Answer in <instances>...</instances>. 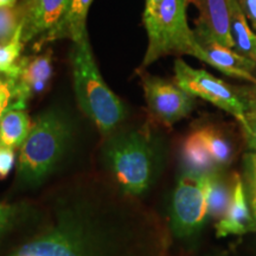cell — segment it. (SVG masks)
Instances as JSON below:
<instances>
[{"label": "cell", "mask_w": 256, "mask_h": 256, "mask_svg": "<svg viewBox=\"0 0 256 256\" xmlns=\"http://www.w3.org/2000/svg\"><path fill=\"white\" fill-rule=\"evenodd\" d=\"M124 236L84 206L63 208L50 223L8 256H124Z\"/></svg>", "instance_id": "6da1fadb"}, {"label": "cell", "mask_w": 256, "mask_h": 256, "mask_svg": "<svg viewBox=\"0 0 256 256\" xmlns=\"http://www.w3.org/2000/svg\"><path fill=\"white\" fill-rule=\"evenodd\" d=\"M72 43L74 89L80 108L101 133L110 134L124 119V106L102 78L87 32Z\"/></svg>", "instance_id": "7a4b0ae2"}, {"label": "cell", "mask_w": 256, "mask_h": 256, "mask_svg": "<svg viewBox=\"0 0 256 256\" xmlns=\"http://www.w3.org/2000/svg\"><path fill=\"white\" fill-rule=\"evenodd\" d=\"M70 124L56 110L38 115L20 147L18 182L25 188H36L52 174L70 140Z\"/></svg>", "instance_id": "3957f363"}, {"label": "cell", "mask_w": 256, "mask_h": 256, "mask_svg": "<svg viewBox=\"0 0 256 256\" xmlns=\"http://www.w3.org/2000/svg\"><path fill=\"white\" fill-rule=\"evenodd\" d=\"M188 0H164L154 14L144 17L148 44L140 69L168 55H190L203 60V50L188 28Z\"/></svg>", "instance_id": "277c9868"}, {"label": "cell", "mask_w": 256, "mask_h": 256, "mask_svg": "<svg viewBox=\"0 0 256 256\" xmlns=\"http://www.w3.org/2000/svg\"><path fill=\"white\" fill-rule=\"evenodd\" d=\"M110 174L121 190L138 196L151 185L156 156L148 136L142 132H124L113 136L104 148Z\"/></svg>", "instance_id": "5b68a950"}, {"label": "cell", "mask_w": 256, "mask_h": 256, "mask_svg": "<svg viewBox=\"0 0 256 256\" xmlns=\"http://www.w3.org/2000/svg\"><path fill=\"white\" fill-rule=\"evenodd\" d=\"M174 82L188 94L209 101L241 122L254 98L215 78L206 70L194 69L183 60L174 62Z\"/></svg>", "instance_id": "8992f818"}, {"label": "cell", "mask_w": 256, "mask_h": 256, "mask_svg": "<svg viewBox=\"0 0 256 256\" xmlns=\"http://www.w3.org/2000/svg\"><path fill=\"white\" fill-rule=\"evenodd\" d=\"M208 215L206 176L184 172L172 198V229L179 238L200 232Z\"/></svg>", "instance_id": "52a82bcc"}, {"label": "cell", "mask_w": 256, "mask_h": 256, "mask_svg": "<svg viewBox=\"0 0 256 256\" xmlns=\"http://www.w3.org/2000/svg\"><path fill=\"white\" fill-rule=\"evenodd\" d=\"M142 87L151 114L166 126L186 118L194 108V96L176 83L145 74Z\"/></svg>", "instance_id": "ba28073f"}, {"label": "cell", "mask_w": 256, "mask_h": 256, "mask_svg": "<svg viewBox=\"0 0 256 256\" xmlns=\"http://www.w3.org/2000/svg\"><path fill=\"white\" fill-rule=\"evenodd\" d=\"M69 4L70 0H20L17 10L24 43L43 37L55 28Z\"/></svg>", "instance_id": "9c48e42d"}, {"label": "cell", "mask_w": 256, "mask_h": 256, "mask_svg": "<svg viewBox=\"0 0 256 256\" xmlns=\"http://www.w3.org/2000/svg\"><path fill=\"white\" fill-rule=\"evenodd\" d=\"M194 36L203 50V62H206L228 76L238 78L256 84V78L252 75L256 62L244 57L229 48L220 44L206 28L196 25Z\"/></svg>", "instance_id": "30bf717a"}, {"label": "cell", "mask_w": 256, "mask_h": 256, "mask_svg": "<svg viewBox=\"0 0 256 256\" xmlns=\"http://www.w3.org/2000/svg\"><path fill=\"white\" fill-rule=\"evenodd\" d=\"M11 78L16 86L19 98L24 104L28 98L43 92L52 76V57L51 52L38 56L22 57L14 72L4 75Z\"/></svg>", "instance_id": "8fae6325"}, {"label": "cell", "mask_w": 256, "mask_h": 256, "mask_svg": "<svg viewBox=\"0 0 256 256\" xmlns=\"http://www.w3.org/2000/svg\"><path fill=\"white\" fill-rule=\"evenodd\" d=\"M256 230V220L248 206L247 192L240 174L232 176V198L228 212L216 224V235L226 238L229 235H243Z\"/></svg>", "instance_id": "7c38bea8"}, {"label": "cell", "mask_w": 256, "mask_h": 256, "mask_svg": "<svg viewBox=\"0 0 256 256\" xmlns=\"http://www.w3.org/2000/svg\"><path fill=\"white\" fill-rule=\"evenodd\" d=\"M188 2L196 5L200 11V18L196 25L206 28L220 44L232 49L230 0H188Z\"/></svg>", "instance_id": "4fadbf2b"}, {"label": "cell", "mask_w": 256, "mask_h": 256, "mask_svg": "<svg viewBox=\"0 0 256 256\" xmlns=\"http://www.w3.org/2000/svg\"><path fill=\"white\" fill-rule=\"evenodd\" d=\"M92 2V0H70L69 8L62 20L55 28L40 38L36 49L64 38H69L72 42L80 40L87 32L86 22Z\"/></svg>", "instance_id": "5bb4252c"}, {"label": "cell", "mask_w": 256, "mask_h": 256, "mask_svg": "<svg viewBox=\"0 0 256 256\" xmlns=\"http://www.w3.org/2000/svg\"><path fill=\"white\" fill-rule=\"evenodd\" d=\"M182 158H183L185 172L188 174L206 176L217 171L218 168L198 130L185 139L182 147Z\"/></svg>", "instance_id": "9a60e30c"}, {"label": "cell", "mask_w": 256, "mask_h": 256, "mask_svg": "<svg viewBox=\"0 0 256 256\" xmlns=\"http://www.w3.org/2000/svg\"><path fill=\"white\" fill-rule=\"evenodd\" d=\"M208 216L220 220L228 212L232 198V178L228 180L218 171L206 176Z\"/></svg>", "instance_id": "2e32d148"}, {"label": "cell", "mask_w": 256, "mask_h": 256, "mask_svg": "<svg viewBox=\"0 0 256 256\" xmlns=\"http://www.w3.org/2000/svg\"><path fill=\"white\" fill-rule=\"evenodd\" d=\"M230 32L236 52L256 62V34L249 28L238 0H230Z\"/></svg>", "instance_id": "e0dca14e"}, {"label": "cell", "mask_w": 256, "mask_h": 256, "mask_svg": "<svg viewBox=\"0 0 256 256\" xmlns=\"http://www.w3.org/2000/svg\"><path fill=\"white\" fill-rule=\"evenodd\" d=\"M31 121L24 110H11L0 118V146L16 150L23 146L31 130Z\"/></svg>", "instance_id": "ac0fdd59"}, {"label": "cell", "mask_w": 256, "mask_h": 256, "mask_svg": "<svg viewBox=\"0 0 256 256\" xmlns=\"http://www.w3.org/2000/svg\"><path fill=\"white\" fill-rule=\"evenodd\" d=\"M198 130H200L202 139L217 165L224 166L232 162L235 150H234L232 142L226 136V133L212 126L200 128Z\"/></svg>", "instance_id": "d6986e66"}, {"label": "cell", "mask_w": 256, "mask_h": 256, "mask_svg": "<svg viewBox=\"0 0 256 256\" xmlns=\"http://www.w3.org/2000/svg\"><path fill=\"white\" fill-rule=\"evenodd\" d=\"M24 44L22 38V26L19 25L14 36L5 43L0 44V74L8 75L14 72L19 60L22 58L20 55Z\"/></svg>", "instance_id": "ffe728a7"}, {"label": "cell", "mask_w": 256, "mask_h": 256, "mask_svg": "<svg viewBox=\"0 0 256 256\" xmlns=\"http://www.w3.org/2000/svg\"><path fill=\"white\" fill-rule=\"evenodd\" d=\"M20 25L17 6L0 8V44L11 40Z\"/></svg>", "instance_id": "44dd1931"}, {"label": "cell", "mask_w": 256, "mask_h": 256, "mask_svg": "<svg viewBox=\"0 0 256 256\" xmlns=\"http://www.w3.org/2000/svg\"><path fill=\"white\" fill-rule=\"evenodd\" d=\"M244 171L246 183L248 188V200L252 216L256 220V152L248 153L244 156Z\"/></svg>", "instance_id": "7402d4cb"}, {"label": "cell", "mask_w": 256, "mask_h": 256, "mask_svg": "<svg viewBox=\"0 0 256 256\" xmlns=\"http://www.w3.org/2000/svg\"><path fill=\"white\" fill-rule=\"evenodd\" d=\"M22 212L23 208L19 206L0 203V238L22 218Z\"/></svg>", "instance_id": "603a6c76"}, {"label": "cell", "mask_w": 256, "mask_h": 256, "mask_svg": "<svg viewBox=\"0 0 256 256\" xmlns=\"http://www.w3.org/2000/svg\"><path fill=\"white\" fill-rule=\"evenodd\" d=\"M242 127L243 134H244L246 142L250 148L256 152V101H252V104L247 113L244 114V118L240 122Z\"/></svg>", "instance_id": "cb8c5ba5"}, {"label": "cell", "mask_w": 256, "mask_h": 256, "mask_svg": "<svg viewBox=\"0 0 256 256\" xmlns=\"http://www.w3.org/2000/svg\"><path fill=\"white\" fill-rule=\"evenodd\" d=\"M14 150L0 146V179L8 177L11 170L14 168Z\"/></svg>", "instance_id": "d4e9b609"}, {"label": "cell", "mask_w": 256, "mask_h": 256, "mask_svg": "<svg viewBox=\"0 0 256 256\" xmlns=\"http://www.w3.org/2000/svg\"><path fill=\"white\" fill-rule=\"evenodd\" d=\"M240 5L249 18L252 28H256V0H240Z\"/></svg>", "instance_id": "484cf974"}, {"label": "cell", "mask_w": 256, "mask_h": 256, "mask_svg": "<svg viewBox=\"0 0 256 256\" xmlns=\"http://www.w3.org/2000/svg\"><path fill=\"white\" fill-rule=\"evenodd\" d=\"M162 2H164V0H146L144 17H147V16H151L154 14L156 10L159 8V6L162 4Z\"/></svg>", "instance_id": "4316f807"}, {"label": "cell", "mask_w": 256, "mask_h": 256, "mask_svg": "<svg viewBox=\"0 0 256 256\" xmlns=\"http://www.w3.org/2000/svg\"><path fill=\"white\" fill-rule=\"evenodd\" d=\"M18 0H0V8H16Z\"/></svg>", "instance_id": "83f0119b"}, {"label": "cell", "mask_w": 256, "mask_h": 256, "mask_svg": "<svg viewBox=\"0 0 256 256\" xmlns=\"http://www.w3.org/2000/svg\"><path fill=\"white\" fill-rule=\"evenodd\" d=\"M238 2H240V0H238Z\"/></svg>", "instance_id": "f1b7e54d"}]
</instances>
